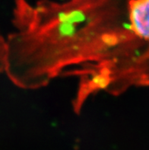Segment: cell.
I'll list each match as a JSON object with an SVG mask.
<instances>
[{"label": "cell", "instance_id": "6da1fadb", "mask_svg": "<svg viewBox=\"0 0 149 150\" xmlns=\"http://www.w3.org/2000/svg\"><path fill=\"white\" fill-rule=\"evenodd\" d=\"M129 0H14L5 72L23 89H38L62 76L78 79L72 101L81 112L89 98L122 93L140 79L129 28Z\"/></svg>", "mask_w": 149, "mask_h": 150}, {"label": "cell", "instance_id": "7a4b0ae2", "mask_svg": "<svg viewBox=\"0 0 149 150\" xmlns=\"http://www.w3.org/2000/svg\"><path fill=\"white\" fill-rule=\"evenodd\" d=\"M128 22L129 30L137 39L149 43V0H129Z\"/></svg>", "mask_w": 149, "mask_h": 150}, {"label": "cell", "instance_id": "3957f363", "mask_svg": "<svg viewBox=\"0 0 149 150\" xmlns=\"http://www.w3.org/2000/svg\"><path fill=\"white\" fill-rule=\"evenodd\" d=\"M7 59V43L0 32V74L5 72Z\"/></svg>", "mask_w": 149, "mask_h": 150}]
</instances>
